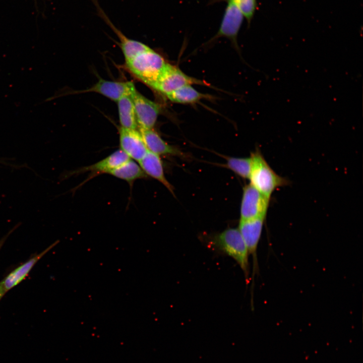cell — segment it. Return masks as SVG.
<instances>
[{
	"instance_id": "obj_2",
	"label": "cell",
	"mask_w": 363,
	"mask_h": 363,
	"mask_svg": "<svg viewBox=\"0 0 363 363\" xmlns=\"http://www.w3.org/2000/svg\"><path fill=\"white\" fill-rule=\"evenodd\" d=\"M250 158V184L266 197L270 199L276 189L288 185V181L272 169L259 150L252 153Z\"/></svg>"
},
{
	"instance_id": "obj_17",
	"label": "cell",
	"mask_w": 363,
	"mask_h": 363,
	"mask_svg": "<svg viewBox=\"0 0 363 363\" xmlns=\"http://www.w3.org/2000/svg\"><path fill=\"white\" fill-rule=\"evenodd\" d=\"M165 96L172 102L182 104L195 103L201 99L210 98V95L198 91L190 85L183 86Z\"/></svg>"
},
{
	"instance_id": "obj_4",
	"label": "cell",
	"mask_w": 363,
	"mask_h": 363,
	"mask_svg": "<svg viewBox=\"0 0 363 363\" xmlns=\"http://www.w3.org/2000/svg\"><path fill=\"white\" fill-rule=\"evenodd\" d=\"M193 84L207 85L203 81L190 77L166 63L152 88L165 96L183 86Z\"/></svg>"
},
{
	"instance_id": "obj_3",
	"label": "cell",
	"mask_w": 363,
	"mask_h": 363,
	"mask_svg": "<svg viewBox=\"0 0 363 363\" xmlns=\"http://www.w3.org/2000/svg\"><path fill=\"white\" fill-rule=\"evenodd\" d=\"M125 64L134 76L152 88L166 63L160 54L150 48Z\"/></svg>"
},
{
	"instance_id": "obj_14",
	"label": "cell",
	"mask_w": 363,
	"mask_h": 363,
	"mask_svg": "<svg viewBox=\"0 0 363 363\" xmlns=\"http://www.w3.org/2000/svg\"><path fill=\"white\" fill-rule=\"evenodd\" d=\"M149 151L159 156H182L178 149L167 143L153 129H139Z\"/></svg>"
},
{
	"instance_id": "obj_15",
	"label": "cell",
	"mask_w": 363,
	"mask_h": 363,
	"mask_svg": "<svg viewBox=\"0 0 363 363\" xmlns=\"http://www.w3.org/2000/svg\"><path fill=\"white\" fill-rule=\"evenodd\" d=\"M108 174L127 182L130 185L137 179L148 177L139 164L131 159L112 170Z\"/></svg>"
},
{
	"instance_id": "obj_18",
	"label": "cell",
	"mask_w": 363,
	"mask_h": 363,
	"mask_svg": "<svg viewBox=\"0 0 363 363\" xmlns=\"http://www.w3.org/2000/svg\"><path fill=\"white\" fill-rule=\"evenodd\" d=\"M226 159L225 166L227 168L241 177L249 179L251 166L250 157L249 158L228 157Z\"/></svg>"
},
{
	"instance_id": "obj_16",
	"label": "cell",
	"mask_w": 363,
	"mask_h": 363,
	"mask_svg": "<svg viewBox=\"0 0 363 363\" xmlns=\"http://www.w3.org/2000/svg\"><path fill=\"white\" fill-rule=\"evenodd\" d=\"M120 127L137 129L138 125L131 94L125 95L117 101Z\"/></svg>"
},
{
	"instance_id": "obj_7",
	"label": "cell",
	"mask_w": 363,
	"mask_h": 363,
	"mask_svg": "<svg viewBox=\"0 0 363 363\" xmlns=\"http://www.w3.org/2000/svg\"><path fill=\"white\" fill-rule=\"evenodd\" d=\"M138 129H153L160 113L159 105L148 99L136 89L131 94Z\"/></svg>"
},
{
	"instance_id": "obj_8",
	"label": "cell",
	"mask_w": 363,
	"mask_h": 363,
	"mask_svg": "<svg viewBox=\"0 0 363 363\" xmlns=\"http://www.w3.org/2000/svg\"><path fill=\"white\" fill-rule=\"evenodd\" d=\"M130 158L120 149L116 150L102 160L89 166H84L77 170L63 174L61 178L66 179L72 175L89 172V178H92L102 174H108L112 170L124 163Z\"/></svg>"
},
{
	"instance_id": "obj_21",
	"label": "cell",
	"mask_w": 363,
	"mask_h": 363,
	"mask_svg": "<svg viewBox=\"0 0 363 363\" xmlns=\"http://www.w3.org/2000/svg\"><path fill=\"white\" fill-rule=\"evenodd\" d=\"M7 292L6 291L5 289H4L1 282H0V300L2 299V298L4 296L5 293Z\"/></svg>"
},
{
	"instance_id": "obj_12",
	"label": "cell",
	"mask_w": 363,
	"mask_h": 363,
	"mask_svg": "<svg viewBox=\"0 0 363 363\" xmlns=\"http://www.w3.org/2000/svg\"><path fill=\"white\" fill-rule=\"evenodd\" d=\"M58 243V241H55L40 253L33 256L24 263L11 271L1 281L6 291L7 292L21 282L28 275L37 262L55 246Z\"/></svg>"
},
{
	"instance_id": "obj_10",
	"label": "cell",
	"mask_w": 363,
	"mask_h": 363,
	"mask_svg": "<svg viewBox=\"0 0 363 363\" xmlns=\"http://www.w3.org/2000/svg\"><path fill=\"white\" fill-rule=\"evenodd\" d=\"M266 217L239 220L238 229L246 245L249 255L253 257L254 271L257 268V250Z\"/></svg>"
},
{
	"instance_id": "obj_1",
	"label": "cell",
	"mask_w": 363,
	"mask_h": 363,
	"mask_svg": "<svg viewBox=\"0 0 363 363\" xmlns=\"http://www.w3.org/2000/svg\"><path fill=\"white\" fill-rule=\"evenodd\" d=\"M209 245L233 259L243 270L246 280L249 279V253L238 228H228L210 237Z\"/></svg>"
},
{
	"instance_id": "obj_19",
	"label": "cell",
	"mask_w": 363,
	"mask_h": 363,
	"mask_svg": "<svg viewBox=\"0 0 363 363\" xmlns=\"http://www.w3.org/2000/svg\"><path fill=\"white\" fill-rule=\"evenodd\" d=\"M223 2L234 4L243 14L248 24H250L257 8V0H211L209 3L213 4Z\"/></svg>"
},
{
	"instance_id": "obj_11",
	"label": "cell",
	"mask_w": 363,
	"mask_h": 363,
	"mask_svg": "<svg viewBox=\"0 0 363 363\" xmlns=\"http://www.w3.org/2000/svg\"><path fill=\"white\" fill-rule=\"evenodd\" d=\"M135 89L134 84L132 82L112 81L100 78L90 88L76 93L95 92L117 102L122 97L131 94Z\"/></svg>"
},
{
	"instance_id": "obj_20",
	"label": "cell",
	"mask_w": 363,
	"mask_h": 363,
	"mask_svg": "<svg viewBox=\"0 0 363 363\" xmlns=\"http://www.w3.org/2000/svg\"><path fill=\"white\" fill-rule=\"evenodd\" d=\"M20 223H18L17 225H15L12 229H11V230H10V231H9L7 234H6L3 237H2V238L0 239V250H1V249L2 248V246H3L5 241H6V240L7 239V238H8V237L9 236V235L12 232H13L14 231V230L15 229H16V228H18V226L20 225Z\"/></svg>"
},
{
	"instance_id": "obj_9",
	"label": "cell",
	"mask_w": 363,
	"mask_h": 363,
	"mask_svg": "<svg viewBox=\"0 0 363 363\" xmlns=\"http://www.w3.org/2000/svg\"><path fill=\"white\" fill-rule=\"evenodd\" d=\"M120 149L129 157L138 162L148 151L143 137L137 129H119Z\"/></svg>"
},
{
	"instance_id": "obj_13",
	"label": "cell",
	"mask_w": 363,
	"mask_h": 363,
	"mask_svg": "<svg viewBox=\"0 0 363 363\" xmlns=\"http://www.w3.org/2000/svg\"><path fill=\"white\" fill-rule=\"evenodd\" d=\"M138 163L148 177L150 176L156 179L172 194H174L173 186L165 176L163 166L160 156L148 151Z\"/></svg>"
},
{
	"instance_id": "obj_22",
	"label": "cell",
	"mask_w": 363,
	"mask_h": 363,
	"mask_svg": "<svg viewBox=\"0 0 363 363\" xmlns=\"http://www.w3.org/2000/svg\"><path fill=\"white\" fill-rule=\"evenodd\" d=\"M0 163L5 164H6V162L4 161H1V160H0Z\"/></svg>"
},
{
	"instance_id": "obj_5",
	"label": "cell",
	"mask_w": 363,
	"mask_h": 363,
	"mask_svg": "<svg viewBox=\"0 0 363 363\" xmlns=\"http://www.w3.org/2000/svg\"><path fill=\"white\" fill-rule=\"evenodd\" d=\"M269 201V199L262 195L251 184L246 185L243 189L240 220L266 217Z\"/></svg>"
},
{
	"instance_id": "obj_6",
	"label": "cell",
	"mask_w": 363,
	"mask_h": 363,
	"mask_svg": "<svg viewBox=\"0 0 363 363\" xmlns=\"http://www.w3.org/2000/svg\"><path fill=\"white\" fill-rule=\"evenodd\" d=\"M244 18L243 14L234 4L227 2L219 29L211 40L227 38L237 47V36Z\"/></svg>"
}]
</instances>
